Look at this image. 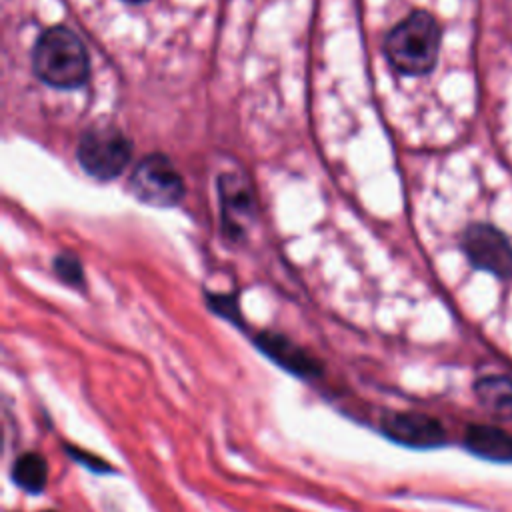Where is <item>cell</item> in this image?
Listing matches in <instances>:
<instances>
[{
    "label": "cell",
    "mask_w": 512,
    "mask_h": 512,
    "mask_svg": "<svg viewBox=\"0 0 512 512\" xmlns=\"http://www.w3.org/2000/svg\"><path fill=\"white\" fill-rule=\"evenodd\" d=\"M122 2H128V4H142V2H146V0H122Z\"/></svg>",
    "instance_id": "15"
},
{
    "label": "cell",
    "mask_w": 512,
    "mask_h": 512,
    "mask_svg": "<svg viewBox=\"0 0 512 512\" xmlns=\"http://www.w3.org/2000/svg\"><path fill=\"white\" fill-rule=\"evenodd\" d=\"M32 70L52 88H80L90 76L88 50L74 30L52 26L32 48Z\"/></svg>",
    "instance_id": "3"
},
{
    "label": "cell",
    "mask_w": 512,
    "mask_h": 512,
    "mask_svg": "<svg viewBox=\"0 0 512 512\" xmlns=\"http://www.w3.org/2000/svg\"><path fill=\"white\" fill-rule=\"evenodd\" d=\"M478 402L500 418H512V380L502 374L482 376L474 384Z\"/></svg>",
    "instance_id": "10"
},
{
    "label": "cell",
    "mask_w": 512,
    "mask_h": 512,
    "mask_svg": "<svg viewBox=\"0 0 512 512\" xmlns=\"http://www.w3.org/2000/svg\"><path fill=\"white\" fill-rule=\"evenodd\" d=\"M442 28L428 10H414L384 38V56L402 76L430 74L440 56Z\"/></svg>",
    "instance_id": "2"
},
{
    "label": "cell",
    "mask_w": 512,
    "mask_h": 512,
    "mask_svg": "<svg viewBox=\"0 0 512 512\" xmlns=\"http://www.w3.org/2000/svg\"><path fill=\"white\" fill-rule=\"evenodd\" d=\"M254 346L278 368L290 372L292 376L310 380L322 374V362L284 334L260 332L254 338Z\"/></svg>",
    "instance_id": "7"
},
{
    "label": "cell",
    "mask_w": 512,
    "mask_h": 512,
    "mask_svg": "<svg viewBox=\"0 0 512 512\" xmlns=\"http://www.w3.org/2000/svg\"><path fill=\"white\" fill-rule=\"evenodd\" d=\"M382 434L406 448H436L446 442V430L434 416L422 412H388L380 420Z\"/></svg>",
    "instance_id": "6"
},
{
    "label": "cell",
    "mask_w": 512,
    "mask_h": 512,
    "mask_svg": "<svg viewBox=\"0 0 512 512\" xmlns=\"http://www.w3.org/2000/svg\"><path fill=\"white\" fill-rule=\"evenodd\" d=\"M130 194L148 206L170 208L176 206L186 192L184 180L168 156L156 152L146 156L134 168L130 182Z\"/></svg>",
    "instance_id": "5"
},
{
    "label": "cell",
    "mask_w": 512,
    "mask_h": 512,
    "mask_svg": "<svg viewBox=\"0 0 512 512\" xmlns=\"http://www.w3.org/2000/svg\"><path fill=\"white\" fill-rule=\"evenodd\" d=\"M464 446L492 462H512V434L492 424H470L464 434Z\"/></svg>",
    "instance_id": "9"
},
{
    "label": "cell",
    "mask_w": 512,
    "mask_h": 512,
    "mask_svg": "<svg viewBox=\"0 0 512 512\" xmlns=\"http://www.w3.org/2000/svg\"><path fill=\"white\" fill-rule=\"evenodd\" d=\"M42 512H54V510H42Z\"/></svg>",
    "instance_id": "16"
},
{
    "label": "cell",
    "mask_w": 512,
    "mask_h": 512,
    "mask_svg": "<svg viewBox=\"0 0 512 512\" xmlns=\"http://www.w3.org/2000/svg\"><path fill=\"white\" fill-rule=\"evenodd\" d=\"M54 272L62 282L72 288H84V270L80 260L74 254L62 252L54 258Z\"/></svg>",
    "instance_id": "12"
},
{
    "label": "cell",
    "mask_w": 512,
    "mask_h": 512,
    "mask_svg": "<svg viewBox=\"0 0 512 512\" xmlns=\"http://www.w3.org/2000/svg\"><path fill=\"white\" fill-rule=\"evenodd\" d=\"M66 452L70 454V458H74L78 464L86 466L92 472H98V474L112 472V466L108 462H104L102 458H98L96 454H90V452H86L82 448H76V446H66Z\"/></svg>",
    "instance_id": "14"
},
{
    "label": "cell",
    "mask_w": 512,
    "mask_h": 512,
    "mask_svg": "<svg viewBox=\"0 0 512 512\" xmlns=\"http://www.w3.org/2000/svg\"><path fill=\"white\" fill-rule=\"evenodd\" d=\"M12 480L30 494L44 490L48 482V464L38 452H24L12 464Z\"/></svg>",
    "instance_id": "11"
},
{
    "label": "cell",
    "mask_w": 512,
    "mask_h": 512,
    "mask_svg": "<svg viewBox=\"0 0 512 512\" xmlns=\"http://www.w3.org/2000/svg\"><path fill=\"white\" fill-rule=\"evenodd\" d=\"M458 248L474 272L512 282V200L500 188L494 216H474L458 236Z\"/></svg>",
    "instance_id": "1"
},
{
    "label": "cell",
    "mask_w": 512,
    "mask_h": 512,
    "mask_svg": "<svg viewBox=\"0 0 512 512\" xmlns=\"http://www.w3.org/2000/svg\"><path fill=\"white\" fill-rule=\"evenodd\" d=\"M132 156L130 138L110 122L86 128L76 146V158L86 174L100 182L118 178Z\"/></svg>",
    "instance_id": "4"
},
{
    "label": "cell",
    "mask_w": 512,
    "mask_h": 512,
    "mask_svg": "<svg viewBox=\"0 0 512 512\" xmlns=\"http://www.w3.org/2000/svg\"><path fill=\"white\" fill-rule=\"evenodd\" d=\"M206 300H208L210 308H212L218 316H222L224 320H228V322H232V324L244 328V320H242V314H240V308H238V302H236L234 296H228V294H210Z\"/></svg>",
    "instance_id": "13"
},
{
    "label": "cell",
    "mask_w": 512,
    "mask_h": 512,
    "mask_svg": "<svg viewBox=\"0 0 512 512\" xmlns=\"http://www.w3.org/2000/svg\"><path fill=\"white\" fill-rule=\"evenodd\" d=\"M218 194L222 202L224 226L230 234H236V238H240V234L244 232L242 222L252 220L254 214V192L248 180H244L240 174L226 172L218 178Z\"/></svg>",
    "instance_id": "8"
}]
</instances>
